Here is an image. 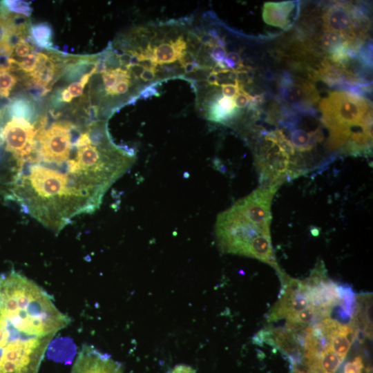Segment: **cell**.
<instances>
[{
  "label": "cell",
  "mask_w": 373,
  "mask_h": 373,
  "mask_svg": "<svg viewBox=\"0 0 373 373\" xmlns=\"http://www.w3.org/2000/svg\"><path fill=\"white\" fill-rule=\"evenodd\" d=\"M251 99V96L244 90L243 87H241L233 99L235 106L238 108H243L249 103Z\"/></svg>",
  "instance_id": "44dd1931"
},
{
  "label": "cell",
  "mask_w": 373,
  "mask_h": 373,
  "mask_svg": "<svg viewBox=\"0 0 373 373\" xmlns=\"http://www.w3.org/2000/svg\"><path fill=\"white\" fill-rule=\"evenodd\" d=\"M0 115H1V113H0Z\"/></svg>",
  "instance_id": "f1b7e54d"
},
{
  "label": "cell",
  "mask_w": 373,
  "mask_h": 373,
  "mask_svg": "<svg viewBox=\"0 0 373 373\" xmlns=\"http://www.w3.org/2000/svg\"><path fill=\"white\" fill-rule=\"evenodd\" d=\"M19 78L14 71L0 66V97H8Z\"/></svg>",
  "instance_id": "9a60e30c"
},
{
  "label": "cell",
  "mask_w": 373,
  "mask_h": 373,
  "mask_svg": "<svg viewBox=\"0 0 373 373\" xmlns=\"http://www.w3.org/2000/svg\"><path fill=\"white\" fill-rule=\"evenodd\" d=\"M280 93L284 100L294 106L311 105L319 99L314 85L307 81L294 83L286 75L281 82Z\"/></svg>",
  "instance_id": "9c48e42d"
},
{
  "label": "cell",
  "mask_w": 373,
  "mask_h": 373,
  "mask_svg": "<svg viewBox=\"0 0 373 373\" xmlns=\"http://www.w3.org/2000/svg\"><path fill=\"white\" fill-rule=\"evenodd\" d=\"M179 61L183 68L186 64L196 62V57L193 53L185 50L179 59Z\"/></svg>",
  "instance_id": "cb8c5ba5"
},
{
  "label": "cell",
  "mask_w": 373,
  "mask_h": 373,
  "mask_svg": "<svg viewBox=\"0 0 373 373\" xmlns=\"http://www.w3.org/2000/svg\"><path fill=\"white\" fill-rule=\"evenodd\" d=\"M155 77V71L149 69H144L140 76V79L144 82H151L154 79Z\"/></svg>",
  "instance_id": "484cf974"
},
{
  "label": "cell",
  "mask_w": 373,
  "mask_h": 373,
  "mask_svg": "<svg viewBox=\"0 0 373 373\" xmlns=\"http://www.w3.org/2000/svg\"><path fill=\"white\" fill-rule=\"evenodd\" d=\"M226 58L231 60L236 66L242 64V61L240 55L236 52H230L226 55Z\"/></svg>",
  "instance_id": "d4e9b609"
},
{
  "label": "cell",
  "mask_w": 373,
  "mask_h": 373,
  "mask_svg": "<svg viewBox=\"0 0 373 373\" xmlns=\"http://www.w3.org/2000/svg\"><path fill=\"white\" fill-rule=\"evenodd\" d=\"M32 121L34 137L13 162L8 198L46 228L59 233L73 220L96 211L108 189L131 166L99 122Z\"/></svg>",
  "instance_id": "6da1fadb"
},
{
  "label": "cell",
  "mask_w": 373,
  "mask_h": 373,
  "mask_svg": "<svg viewBox=\"0 0 373 373\" xmlns=\"http://www.w3.org/2000/svg\"><path fill=\"white\" fill-rule=\"evenodd\" d=\"M70 373H123L122 365L107 353L90 345H84L74 361Z\"/></svg>",
  "instance_id": "ba28073f"
},
{
  "label": "cell",
  "mask_w": 373,
  "mask_h": 373,
  "mask_svg": "<svg viewBox=\"0 0 373 373\" xmlns=\"http://www.w3.org/2000/svg\"><path fill=\"white\" fill-rule=\"evenodd\" d=\"M342 361L329 346L319 360V372L320 373H335Z\"/></svg>",
  "instance_id": "2e32d148"
},
{
  "label": "cell",
  "mask_w": 373,
  "mask_h": 373,
  "mask_svg": "<svg viewBox=\"0 0 373 373\" xmlns=\"http://www.w3.org/2000/svg\"><path fill=\"white\" fill-rule=\"evenodd\" d=\"M8 112L10 117H22L30 122L36 118L33 104L28 99L24 97L13 99L8 106Z\"/></svg>",
  "instance_id": "4fadbf2b"
},
{
  "label": "cell",
  "mask_w": 373,
  "mask_h": 373,
  "mask_svg": "<svg viewBox=\"0 0 373 373\" xmlns=\"http://www.w3.org/2000/svg\"><path fill=\"white\" fill-rule=\"evenodd\" d=\"M217 75L211 72L207 77V82L209 85L217 86Z\"/></svg>",
  "instance_id": "4316f807"
},
{
  "label": "cell",
  "mask_w": 373,
  "mask_h": 373,
  "mask_svg": "<svg viewBox=\"0 0 373 373\" xmlns=\"http://www.w3.org/2000/svg\"><path fill=\"white\" fill-rule=\"evenodd\" d=\"M32 38L30 35L26 38L20 39L15 46L10 58L17 61L35 52V46L32 45V43L30 42Z\"/></svg>",
  "instance_id": "e0dca14e"
},
{
  "label": "cell",
  "mask_w": 373,
  "mask_h": 373,
  "mask_svg": "<svg viewBox=\"0 0 373 373\" xmlns=\"http://www.w3.org/2000/svg\"><path fill=\"white\" fill-rule=\"evenodd\" d=\"M156 93V90L151 87V86H149V87H147L145 90H144L140 95L142 96L143 97H148L151 95H154V93Z\"/></svg>",
  "instance_id": "83f0119b"
},
{
  "label": "cell",
  "mask_w": 373,
  "mask_h": 373,
  "mask_svg": "<svg viewBox=\"0 0 373 373\" xmlns=\"http://www.w3.org/2000/svg\"><path fill=\"white\" fill-rule=\"evenodd\" d=\"M322 121L329 131L327 147L336 150L345 144L352 128L360 127L372 134V111L369 102L345 91H334L319 105Z\"/></svg>",
  "instance_id": "277c9868"
},
{
  "label": "cell",
  "mask_w": 373,
  "mask_h": 373,
  "mask_svg": "<svg viewBox=\"0 0 373 373\" xmlns=\"http://www.w3.org/2000/svg\"><path fill=\"white\" fill-rule=\"evenodd\" d=\"M321 43L323 50L332 54L343 46L344 40L338 33L325 32L321 39Z\"/></svg>",
  "instance_id": "ac0fdd59"
},
{
  "label": "cell",
  "mask_w": 373,
  "mask_h": 373,
  "mask_svg": "<svg viewBox=\"0 0 373 373\" xmlns=\"http://www.w3.org/2000/svg\"><path fill=\"white\" fill-rule=\"evenodd\" d=\"M221 87L224 97L233 98L239 92L240 88L243 87V86L238 83L237 84H222Z\"/></svg>",
  "instance_id": "7402d4cb"
},
{
  "label": "cell",
  "mask_w": 373,
  "mask_h": 373,
  "mask_svg": "<svg viewBox=\"0 0 373 373\" xmlns=\"http://www.w3.org/2000/svg\"><path fill=\"white\" fill-rule=\"evenodd\" d=\"M27 17L9 11L0 2V66H8V59L17 42L30 32Z\"/></svg>",
  "instance_id": "8992f818"
},
{
  "label": "cell",
  "mask_w": 373,
  "mask_h": 373,
  "mask_svg": "<svg viewBox=\"0 0 373 373\" xmlns=\"http://www.w3.org/2000/svg\"><path fill=\"white\" fill-rule=\"evenodd\" d=\"M226 50L224 47L216 45L211 49L210 56L218 64L223 63L226 57Z\"/></svg>",
  "instance_id": "603a6c76"
},
{
  "label": "cell",
  "mask_w": 373,
  "mask_h": 373,
  "mask_svg": "<svg viewBox=\"0 0 373 373\" xmlns=\"http://www.w3.org/2000/svg\"><path fill=\"white\" fill-rule=\"evenodd\" d=\"M32 122L22 117H12L0 131V144L14 160L26 150L34 136Z\"/></svg>",
  "instance_id": "52a82bcc"
},
{
  "label": "cell",
  "mask_w": 373,
  "mask_h": 373,
  "mask_svg": "<svg viewBox=\"0 0 373 373\" xmlns=\"http://www.w3.org/2000/svg\"><path fill=\"white\" fill-rule=\"evenodd\" d=\"M30 37L39 47L50 48L52 46V31L47 23L32 25L30 27Z\"/></svg>",
  "instance_id": "5bb4252c"
},
{
  "label": "cell",
  "mask_w": 373,
  "mask_h": 373,
  "mask_svg": "<svg viewBox=\"0 0 373 373\" xmlns=\"http://www.w3.org/2000/svg\"><path fill=\"white\" fill-rule=\"evenodd\" d=\"M169 42L161 44L154 48L153 59L157 65L174 62L179 59L186 50V43L181 36Z\"/></svg>",
  "instance_id": "8fae6325"
},
{
  "label": "cell",
  "mask_w": 373,
  "mask_h": 373,
  "mask_svg": "<svg viewBox=\"0 0 373 373\" xmlns=\"http://www.w3.org/2000/svg\"><path fill=\"white\" fill-rule=\"evenodd\" d=\"M70 322L40 285L11 270L0 275V373H38L55 335Z\"/></svg>",
  "instance_id": "7a4b0ae2"
},
{
  "label": "cell",
  "mask_w": 373,
  "mask_h": 373,
  "mask_svg": "<svg viewBox=\"0 0 373 373\" xmlns=\"http://www.w3.org/2000/svg\"><path fill=\"white\" fill-rule=\"evenodd\" d=\"M364 367L363 360L360 356L348 362L344 366V373H361Z\"/></svg>",
  "instance_id": "ffe728a7"
},
{
  "label": "cell",
  "mask_w": 373,
  "mask_h": 373,
  "mask_svg": "<svg viewBox=\"0 0 373 373\" xmlns=\"http://www.w3.org/2000/svg\"><path fill=\"white\" fill-rule=\"evenodd\" d=\"M2 3L11 12L28 17L31 12L29 3L22 1H3Z\"/></svg>",
  "instance_id": "d6986e66"
},
{
  "label": "cell",
  "mask_w": 373,
  "mask_h": 373,
  "mask_svg": "<svg viewBox=\"0 0 373 373\" xmlns=\"http://www.w3.org/2000/svg\"><path fill=\"white\" fill-rule=\"evenodd\" d=\"M278 187L258 188L220 213L215 233L220 250L256 258L283 274L273 251L270 225L271 204Z\"/></svg>",
  "instance_id": "3957f363"
},
{
  "label": "cell",
  "mask_w": 373,
  "mask_h": 373,
  "mask_svg": "<svg viewBox=\"0 0 373 373\" xmlns=\"http://www.w3.org/2000/svg\"><path fill=\"white\" fill-rule=\"evenodd\" d=\"M236 113L233 98L216 97L210 104L207 117L214 122H223L231 118Z\"/></svg>",
  "instance_id": "7c38bea8"
},
{
  "label": "cell",
  "mask_w": 373,
  "mask_h": 373,
  "mask_svg": "<svg viewBox=\"0 0 373 373\" xmlns=\"http://www.w3.org/2000/svg\"><path fill=\"white\" fill-rule=\"evenodd\" d=\"M280 279L283 286V292L270 310L269 321L287 319L310 305L308 288L305 280L291 278L285 274Z\"/></svg>",
  "instance_id": "5b68a950"
},
{
  "label": "cell",
  "mask_w": 373,
  "mask_h": 373,
  "mask_svg": "<svg viewBox=\"0 0 373 373\" xmlns=\"http://www.w3.org/2000/svg\"><path fill=\"white\" fill-rule=\"evenodd\" d=\"M295 6L293 1L266 2L262 8V19L268 25L287 30L291 26Z\"/></svg>",
  "instance_id": "30bf717a"
}]
</instances>
